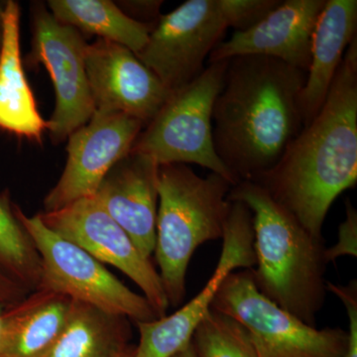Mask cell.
I'll return each instance as SVG.
<instances>
[{
	"instance_id": "obj_1",
	"label": "cell",
	"mask_w": 357,
	"mask_h": 357,
	"mask_svg": "<svg viewBox=\"0 0 357 357\" xmlns=\"http://www.w3.org/2000/svg\"><path fill=\"white\" fill-rule=\"evenodd\" d=\"M262 185L316 238L333 202L357 182V37L319 114L304 126Z\"/></svg>"
},
{
	"instance_id": "obj_2",
	"label": "cell",
	"mask_w": 357,
	"mask_h": 357,
	"mask_svg": "<svg viewBox=\"0 0 357 357\" xmlns=\"http://www.w3.org/2000/svg\"><path fill=\"white\" fill-rule=\"evenodd\" d=\"M305 81L306 73L277 59L229 60L213 105V138L218 156L238 182L272 170L304 128Z\"/></svg>"
},
{
	"instance_id": "obj_3",
	"label": "cell",
	"mask_w": 357,
	"mask_h": 357,
	"mask_svg": "<svg viewBox=\"0 0 357 357\" xmlns=\"http://www.w3.org/2000/svg\"><path fill=\"white\" fill-rule=\"evenodd\" d=\"M252 213L255 269L253 280L263 296L307 325L317 326L326 294V245L310 234L266 190L241 181L229 194Z\"/></svg>"
},
{
	"instance_id": "obj_4",
	"label": "cell",
	"mask_w": 357,
	"mask_h": 357,
	"mask_svg": "<svg viewBox=\"0 0 357 357\" xmlns=\"http://www.w3.org/2000/svg\"><path fill=\"white\" fill-rule=\"evenodd\" d=\"M232 187L218 174L201 177L185 164L159 166L154 252L170 306L184 300L188 267L197 248L222 239Z\"/></svg>"
},
{
	"instance_id": "obj_5",
	"label": "cell",
	"mask_w": 357,
	"mask_h": 357,
	"mask_svg": "<svg viewBox=\"0 0 357 357\" xmlns=\"http://www.w3.org/2000/svg\"><path fill=\"white\" fill-rule=\"evenodd\" d=\"M280 0H188L162 14L137 58L171 93L203 73L206 58L229 27L255 25Z\"/></svg>"
},
{
	"instance_id": "obj_6",
	"label": "cell",
	"mask_w": 357,
	"mask_h": 357,
	"mask_svg": "<svg viewBox=\"0 0 357 357\" xmlns=\"http://www.w3.org/2000/svg\"><path fill=\"white\" fill-rule=\"evenodd\" d=\"M229 60L210 63L184 88L174 91L136 138L131 151L146 155L158 165L196 164L222 176L236 178L215 152L213 110L222 88Z\"/></svg>"
},
{
	"instance_id": "obj_7",
	"label": "cell",
	"mask_w": 357,
	"mask_h": 357,
	"mask_svg": "<svg viewBox=\"0 0 357 357\" xmlns=\"http://www.w3.org/2000/svg\"><path fill=\"white\" fill-rule=\"evenodd\" d=\"M211 309L248 330L258 357H345L347 333L340 328L307 325L263 296L250 269L231 272Z\"/></svg>"
},
{
	"instance_id": "obj_8",
	"label": "cell",
	"mask_w": 357,
	"mask_h": 357,
	"mask_svg": "<svg viewBox=\"0 0 357 357\" xmlns=\"http://www.w3.org/2000/svg\"><path fill=\"white\" fill-rule=\"evenodd\" d=\"M17 211L41 257L38 289L63 294L77 302L121 314L135 323L160 319L144 296L126 287L83 248L47 227L39 215L28 217L18 206Z\"/></svg>"
},
{
	"instance_id": "obj_9",
	"label": "cell",
	"mask_w": 357,
	"mask_h": 357,
	"mask_svg": "<svg viewBox=\"0 0 357 357\" xmlns=\"http://www.w3.org/2000/svg\"><path fill=\"white\" fill-rule=\"evenodd\" d=\"M86 47L82 33L59 22L44 3L33 6L29 63L43 65L53 82L56 105L47 130L56 143L63 142L95 114L86 70Z\"/></svg>"
},
{
	"instance_id": "obj_10",
	"label": "cell",
	"mask_w": 357,
	"mask_h": 357,
	"mask_svg": "<svg viewBox=\"0 0 357 357\" xmlns=\"http://www.w3.org/2000/svg\"><path fill=\"white\" fill-rule=\"evenodd\" d=\"M39 217L55 234L123 272L141 289L159 318L166 316L170 305L159 272L93 197L77 199L60 210L43 211Z\"/></svg>"
},
{
	"instance_id": "obj_11",
	"label": "cell",
	"mask_w": 357,
	"mask_h": 357,
	"mask_svg": "<svg viewBox=\"0 0 357 357\" xmlns=\"http://www.w3.org/2000/svg\"><path fill=\"white\" fill-rule=\"evenodd\" d=\"M229 218L222 236V250L213 276L203 290L171 316L136 323L140 333L134 357H172L191 342L192 335L222 282L234 269L255 267L252 213L241 202L230 201Z\"/></svg>"
},
{
	"instance_id": "obj_12",
	"label": "cell",
	"mask_w": 357,
	"mask_h": 357,
	"mask_svg": "<svg viewBox=\"0 0 357 357\" xmlns=\"http://www.w3.org/2000/svg\"><path fill=\"white\" fill-rule=\"evenodd\" d=\"M144 126L128 115L95 112L88 123L68 137L67 163L44 199V211L93 197L115 164L130 153Z\"/></svg>"
},
{
	"instance_id": "obj_13",
	"label": "cell",
	"mask_w": 357,
	"mask_h": 357,
	"mask_svg": "<svg viewBox=\"0 0 357 357\" xmlns=\"http://www.w3.org/2000/svg\"><path fill=\"white\" fill-rule=\"evenodd\" d=\"M86 70L95 112L128 115L147 126L171 95L132 51L107 40L88 44Z\"/></svg>"
},
{
	"instance_id": "obj_14",
	"label": "cell",
	"mask_w": 357,
	"mask_h": 357,
	"mask_svg": "<svg viewBox=\"0 0 357 357\" xmlns=\"http://www.w3.org/2000/svg\"><path fill=\"white\" fill-rule=\"evenodd\" d=\"M326 0L279 2L262 20L248 29L236 31L210 54V63L243 56L277 59L307 72L312 36Z\"/></svg>"
},
{
	"instance_id": "obj_15",
	"label": "cell",
	"mask_w": 357,
	"mask_h": 357,
	"mask_svg": "<svg viewBox=\"0 0 357 357\" xmlns=\"http://www.w3.org/2000/svg\"><path fill=\"white\" fill-rule=\"evenodd\" d=\"M158 168L153 159L130 151L115 164L93 195L148 258L156 243Z\"/></svg>"
},
{
	"instance_id": "obj_16",
	"label": "cell",
	"mask_w": 357,
	"mask_h": 357,
	"mask_svg": "<svg viewBox=\"0 0 357 357\" xmlns=\"http://www.w3.org/2000/svg\"><path fill=\"white\" fill-rule=\"evenodd\" d=\"M356 0H326L312 36L311 60L300 105L304 126L319 114L342 64L356 37Z\"/></svg>"
},
{
	"instance_id": "obj_17",
	"label": "cell",
	"mask_w": 357,
	"mask_h": 357,
	"mask_svg": "<svg viewBox=\"0 0 357 357\" xmlns=\"http://www.w3.org/2000/svg\"><path fill=\"white\" fill-rule=\"evenodd\" d=\"M20 6L3 4V38L0 50V129L42 143L48 123L40 114L26 77L20 47Z\"/></svg>"
},
{
	"instance_id": "obj_18",
	"label": "cell",
	"mask_w": 357,
	"mask_h": 357,
	"mask_svg": "<svg viewBox=\"0 0 357 357\" xmlns=\"http://www.w3.org/2000/svg\"><path fill=\"white\" fill-rule=\"evenodd\" d=\"M74 300L38 289L2 314L0 357H44L64 331Z\"/></svg>"
},
{
	"instance_id": "obj_19",
	"label": "cell",
	"mask_w": 357,
	"mask_h": 357,
	"mask_svg": "<svg viewBox=\"0 0 357 357\" xmlns=\"http://www.w3.org/2000/svg\"><path fill=\"white\" fill-rule=\"evenodd\" d=\"M130 319L74 301L69 319L44 357H123L130 354Z\"/></svg>"
},
{
	"instance_id": "obj_20",
	"label": "cell",
	"mask_w": 357,
	"mask_h": 357,
	"mask_svg": "<svg viewBox=\"0 0 357 357\" xmlns=\"http://www.w3.org/2000/svg\"><path fill=\"white\" fill-rule=\"evenodd\" d=\"M47 7L59 22L121 45L135 55L147 44L154 26L133 20L110 0H50Z\"/></svg>"
},
{
	"instance_id": "obj_21",
	"label": "cell",
	"mask_w": 357,
	"mask_h": 357,
	"mask_svg": "<svg viewBox=\"0 0 357 357\" xmlns=\"http://www.w3.org/2000/svg\"><path fill=\"white\" fill-rule=\"evenodd\" d=\"M0 268L30 292L39 288L41 257L8 192L0 194Z\"/></svg>"
},
{
	"instance_id": "obj_22",
	"label": "cell",
	"mask_w": 357,
	"mask_h": 357,
	"mask_svg": "<svg viewBox=\"0 0 357 357\" xmlns=\"http://www.w3.org/2000/svg\"><path fill=\"white\" fill-rule=\"evenodd\" d=\"M192 344L198 357H258L248 330L213 309L195 331Z\"/></svg>"
},
{
	"instance_id": "obj_23",
	"label": "cell",
	"mask_w": 357,
	"mask_h": 357,
	"mask_svg": "<svg viewBox=\"0 0 357 357\" xmlns=\"http://www.w3.org/2000/svg\"><path fill=\"white\" fill-rule=\"evenodd\" d=\"M344 255L357 256V211L349 199H347L345 220L338 227L337 243L326 248V259L328 263L335 262Z\"/></svg>"
},
{
	"instance_id": "obj_24",
	"label": "cell",
	"mask_w": 357,
	"mask_h": 357,
	"mask_svg": "<svg viewBox=\"0 0 357 357\" xmlns=\"http://www.w3.org/2000/svg\"><path fill=\"white\" fill-rule=\"evenodd\" d=\"M326 290L340 298L349 314V328L347 332V349L345 357H357V283L349 282L347 285L326 282Z\"/></svg>"
},
{
	"instance_id": "obj_25",
	"label": "cell",
	"mask_w": 357,
	"mask_h": 357,
	"mask_svg": "<svg viewBox=\"0 0 357 357\" xmlns=\"http://www.w3.org/2000/svg\"><path fill=\"white\" fill-rule=\"evenodd\" d=\"M117 4L122 11L132 18L144 24L154 25L162 15L160 13L163 1L161 0H142V1H122Z\"/></svg>"
},
{
	"instance_id": "obj_26",
	"label": "cell",
	"mask_w": 357,
	"mask_h": 357,
	"mask_svg": "<svg viewBox=\"0 0 357 357\" xmlns=\"http://www.w3.org/2000/svg\"><path fill=\"white\" fill-rule=\"evenodd\" d=\"M29 290L0 268V304L10 306L24 299Z\"/></svg>"
},
{
	"instance_id": "obj_27",
	"label": "cell",
	"mask_w": 357,
	"mask_h": 357,
	"mask_svg": "<svg viewBox=\"0 0 357 357\" xmlns=\"http://www.w3.org/2000/svg\"><path fill=\"white\" fill-rule=\"evenodd\" d=\"M172 357H198L197 356L196 351H195L194 347H192V340L185 349H183L182 351H178V354H176L175 356Z\"/></svg>"
},
{
	"instance_id": "obj_28",
	"label": "cell",
	"mask_w": 357,
	"mask_h": 357,
	"mask_svg": "<svg viewBox=\"0 0 357 357\" xmlns=\"http://www.w3.org/2000/svg\"><path fill=\"white\" fill-rule=\"evenodd\" d=\"M2 10H3V6H0V50H1L2 38H3V20H2Z\"/></svg>"
},
{
	"instance_id": "obj_29",
	"label": "cell",
	"mask_w": 357,
	"mask_h": 357,
	"mask_svg": "<svg viewBox=\"0 0 357 357\" xmlns=\"http://www.w3.org/2000/svg\"><path fill=\"white\" fill-rule=\"evenodd\" d=\"M7 306L3 304H0V344H1V333H2V314H3L4 309Z\"/></svg>"
},
{
	"instance_id": "obj_30",
	"label": "cell",
	"mask_w": 357,
	"mask_h": 357,
	"mask_svg": "<svg viewBox=\"0 0 357 357\" xmlns=\"http://www.w3.org/2000/svg\"><path fill=\"white\" fill-rule=\"evenodd\" d=\"M123 357H134V351H131L130 354H126V356Z\"/></svg>"
}]
</instances>
